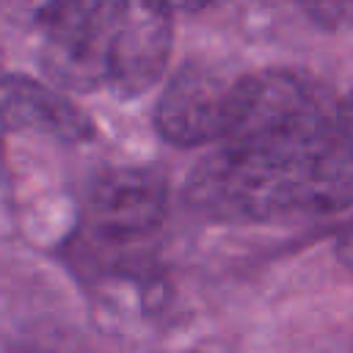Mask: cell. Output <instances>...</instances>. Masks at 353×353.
Wrapping results in <instances>:
<instances>
[{"instance_id":"6da1fadb","label":"cell","mask_w":353,"mask_h":353,"mask_svg":"<svg viewBox=\"0 0 353 353\" xmlns=\"http://www.w3.org/2000/svg\"><path fill=\"white\" fill-rule=\"evenodd\" d=\"M188 201L221 221L339 212L353 204V152L339 124L234 135L193 168Z\"/></svg>"},{"instance_id":"7a4b0ae2","label":"cell","mask_w":353,"mask_h":353,"mask_svg":"<svg viewBox=\"0 0 353 353\" xmlns=\"http://www.w3.org/2000/svg\"><path fill=\"white\" fill-rule=\"evenodd\" d=\"M41 63L69 88L110 85L119 41L132 19L130 0H30Z\"/></svg>"},{"instance_id":"3957f363","label":"cell","mask_w":353,"mask_h":353,"mask_svg":"<svg viewBox=\"0 0 353 353\" xmlns=\"http://www.w3.org/2000/svg\"><path fill=\"white\" fill-rule=\"evenodd\" d=\"M240 83L212 66H182L157 99V132L174 146L221 143L237 116Z\"/></svg>"},{"instance_id":"277c9868","label":"cell","mask_w":353,"mask_h":353,"mask_svg":"<svg viewBox=\"0 0 353 353\" xmlns=\"http://www.w3.org/2000/svg\"><path fill=\"white\" fill-rule=\"evenodd\" d=\"M165 179L154 168H110L88 190L85 221L105 243H132L152 234L165 212Z\"/></svg>"},{"instance_id":"5b68a950","label":"cell","mask_w":353,"mask_h":353,"mask_svg":"<svg viewBox=\"0 0 353 353\" xmlns=\"http://www.w3.org/2000/svg\"><path fill=\"white\" fill-rule=\"evenodd\" d=\"M3 124L8 132L36 130L69 143L88 141L94 135V124L85 113H80V108L58 91L22 74H6L3 80Z\"/></svg>"},{"instance_id":"8992f818","label":"cell","mask_w":353,"mask_h":353,"mask_svg":"<svg viewBox=\"0 0 353 353\" xmlns=\"http://www.w3.org/2000/svg\"><path fill=\"white\" fill-rule=\"evenodd\" d=\"M168 17H160L146 8V17H132L110 72V88L124 94H141L146 91L163 72L165 55H168Z\"/></svg>"},{"instance_id":"52a82bcc","label":"cell","mask_w":353,"mask_h":353,"mask_svg":"<svg viewBox=\"0 0 353 353\" xmlns=\"http://www.w3.org/2000/svg\"><path fill=\"white\" fill-rule=\"evenodd\" d=\"M301 11L323 28H350L353 0H295Z\"/></svg>"},{"instance_id":"ba28073f","label":"cell","mask_w":353,"mask_h":353,"mask_svg":"<svg viewBox=\"0 0 353 353\" xmlns=\"http://www.w3.org/2000/svg\"><path fill=\"white\" fill-rule=\"evenodd\" d=\"M218 0H143V8L160 14V17H176V14H196L204 11L210 6H215Z\"/></svg>"},{"instance_id":"9c48e42d","label":"cell","mask_w":353,"mask_h":353,"mask_svg":"<svg viewBox=\"0 0 353 353\" xmlns=\"http://www.w3.org/2000/svg\"><path fill=\"white\" fill-rule=\"evenodd\" d=\"M339 132H342V141L347 143V149L353 152V91L339 105Z\"/></svg>"},{"instance_id":"30bf717a","label":"cell","mask_w":353,"mask_h":353,"mask_svg":"<svg viewBox=\"0 0 353 353\" xmlns=\"http://www.w3.org/2000/svg\"><path fill=\"white\" fill-rule=\"evenodd\" d=\"M339 254H342V259L347 262V268H353V229L342 237V245H339Z\"/></svg>"}]
</instances>
